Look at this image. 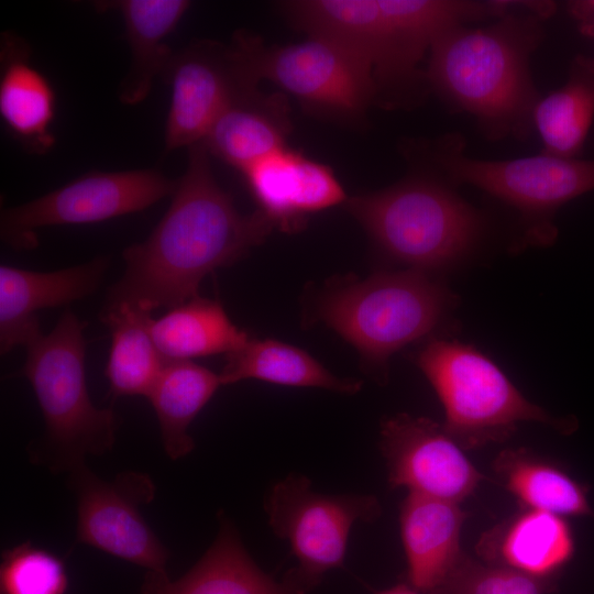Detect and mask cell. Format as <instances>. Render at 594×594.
<instances>
[{
    "label": "cell",
    "instance_id": "cell-1",
    "mask_svg": "<svg viewBox=\"0 0 594 594\" xmlns=\"http://www.w3.org/2000/svg\"><path fill=\"white\" fill-rule=\"evenodd\" d=\"M188 153L168 209L144 241L123 251L124 273L101 310L130 306L152 314L184 304L198 296L209 273L243 258L274 229L258 210L238 211L212 174L204 142Z\"/></svg>",
    "mask_w": 594,
    "mask_h": 594
},
{
    "label": "cell",
    "instance_id": "cell-2",
    "mask_svg": "<svg viewBox=\"0 0 594 594\" xmlns=\"http://www.w3.org/2000/svg\"><path fill=\"white\" fill-rule=\"evenodd\" d=\"M278 7L298 31L329 38L364 61L376 103L386 108L418 101L429 90L420 64L443 30L503 10L502 2L450 0H296Z\"/></svg>",
    "mask_w": 594,
    "mask_h": 594
},
{
    "label": "cell",
    "instance_id": "cell-3",
    "mask_svg": "<svg viewBox=\"0 0 594 594\" xmlns=\"http://www.w3.org/2000/svg\"><path fill=\"white\" fill-rule=\"evenodd\" d=\"M508 9L483 28L459 23L443 30L425 68L429 90L472 114L492 139L525 135L540 98L529 62L542 37L539 19L550 11Z\"/></svg>",
    "mask_w": 594,
    "mask_h": 594
},
{
    "label": "cell",
    "instance_id": "cell-4",
    "mask_svg": "<svg viewBox=\"0 0 594 594\" xmlns=\"http://www.w3.org/2000/svg\"><path fill=\"white\" fill-rule=\"evenodd\" d=\"M457 299L431 273L409 268L332 283L315 312L356 349L365 369L384 384L391 356L437 330Z\"/></svg>",
    "mask_w": 594,
    "mask_h": 594
},
{
    "label": "cell",
    "instance_id": "cell-5",
    "mask_svg": "<svg viewBox=\"0 0 594 594\" xmlns=\"http://www.w3.org/2000/svg\"><path fill=\"white\" fill-rule=\"evenodd\" d=\"M87 322L67 309L47 333L26 348L22 375L30 382L45 421V433L32 448L34 462L69 473L88 455L109 451L118 429L111 408H98L86 382Z\"/></svg>",
    "mask_w": 594,
    "mask_h": 594
},
{
    "label": "cell",
    "instance_id": "cell-6",
    "mask_svg": "<svg viewBox=\"0 0 594 594\" xmlns=\"http://www.w3.org/2000/svg\"><path fill=\"white\" fill-rule=\"evenodd\" d=\"M344 205L385 254L431 274L462 261L484 230L475 208L428 176L349 197Z\"/></svg>",
    "mask_w": 594,
    "mask_h": 594
},
{
    "label": "cell",
    "instance_id": "cell-7",
    "mask_svg": "<svg viewBox=\"0 0 594 594\" xmlns=\"http://www.w3.org/2000/svg\"><path fill=\"white\" fill-rule=\"evenodd\" d=\"M415 361L443 406L444 429L463 449L505 441L525 421L547 425L563 435L578 427L573 417H554L528 400L472 345L432 339Z\"/></svg>",
    "mask_w": 594,
    "mask_h": 594
},
{
    "label": "cell",
    "instance_id": "cell-8",
    "mask_svg": "<svg viewBox=\"0 0 594 594\" xmlns=\"http://www.w3.org/2000/svg\"><path fill=\"white\" fill-rule=\"evenodd\" d=\"M232 43L255 84L272 81L311 116L359 128L377 102L370 66L329 38L307 35L298 43L266 45L258 36L238 31Z\"/></svg>",
    "mask_w": 594,
    "mask_h": 594
},
{
    "label": "cell",
    "instance_id": "cell-9",
    "mask_svg": "<svg viewBox=\"0 0 594 594\" xmlns=\"http://www.w3.org/2000/svg\"><path fill=\"white\" fill-rule=\"evenodd\" d=\"M448 135L427 145L430 162L454 184L476 187L515 208L526 226V241L551 243L552 222L564 204L594 190V157L566 158L547 153L506 161L472 158Z\"/></svg>",
    "mask_w": 594,
    "mask_h": 594
},
{
    "label": "cell",
    "instance_id": "cell-10",
    "mask_svg": "<svg viewBox=\"0 0 594 594\" xmlns=\"http://www.w3.org/2000/svg\"><path fill=\"white\" fill-rule=\"evenodd\" d=\"M264 508L272 531L289 543L298 561L293 570L308 592L328 571L343 565L352 527L382 514L375 495L319 493L301 474L275 483Z\"/></svg>",
    "mask_w": 594,
    "mask_h": 594
},
{
    "label": "cell",
    "instance_id": "cell-11",
    "mask_svg": "<svg viewBox=\"0 0 594 594\" xmlns=\"http://www.w3.org/2000/svg\"><path fill=\"white\" fill-rule=\"evenodd\" d=\"M176 180L155 169L86 173L46 195L6 208L1 240L19 250L34 249L37 230L88 224L142 211L172 195Z\"/></svg>",
    "mask_w": 594,
    "mask_h": 594
},
{
    "label": "cell",
    "instance_id": "cell-12",
    "mask_svg": "<svg viewBox=\"0 0 594 594\" xmlns=\"http://www.w3.org/2000/svg\"><path fill=\"white\" fill-rule=\"evenodd\" d=\"M68 477L77 499L78 542L146 571H166L168 550L140 513L155 494L148 475L125 472L107 482L82 464Z\"/></svg>",
    "mask_w": 594,
    "mask_h": 594
},
{
    "label": "cell",
    "instance_id": "cell-13",
    "mask_svg": "<svg viewBox=\"0 0 594 594\" xmlns=\"http://www.w3.org/2000/svg\"><path fill=\"white\" fill-rule=\"evenodd\" d=\"M162 76L170 88L165 152L202 142L233 98L257 86L232 42H193L173 53Z\"/></svg>",
    "mask_w": 594,
    "mask_h": 594
},
{
    "label": "cell",
    "instance_id": "cell-14",
    "mask_svg": "<svg viewBox=\"0 0 594 594\" xmlns=\"http://www.w3.org/2000/svg\"><path fill=\"white\" fill-rule=\"evenodd\" d=\"M380 449L391 488L460 503L484 475L442 424L400 413L381 424Z\"/></svg>",
    "mask_w": 594,
    "mask_h": 594
},
{
    "label": "cell",
    "instance_id": "cell-15",
    "mask_svg": "<svg viewBox=\"0 0 594 594\" xmlns=\"http://www.w3.org/2000/svg\"><path fill=\"white\" fill-rule=\"evenodd\" d=\"M257 209L274 228L296 233L317 212L345 204L332 168L285 146L242 173Z\"/></svg>",
    "mask_w": 594,
    "mask_h": 594
},
{
    "label": "cell",
    "instance_id": "cell-16",
    "mask_svg": "<svg viewBox=\"0 0 594 594\" xmlns=\"http://www.w3.org/2000/svg\"><path fill=\"white\" fill-rule=\"evenodd\" d=\"M111 261L99 255L88 262L51 272L0 266V351L26 346L42 333L37 311L67 306L94 294Z\"/></svg>",
    "mask_w": 594,
    "mask_h": 594
},
{
    "label": "cell",
    "instance_id": "cell-17",
    "mask_svg": "<svg viewBox=\"0 0 594 594\" xmlns=\"http://www.w3.org/2000/svg\"><path fill=\"white\" fill-rule=\"evenodd\" d=\"M213 542L182 578L170 580L166 571H147L138 594H307L294 570L280 581L253 561L232 521L219 513Z\"/></svg>",
    "mask_w": 594,
    "mask_h": 594
},
{
    "label": "cell",
    "instance_id": "cell-18",
    "mask_svg": "<svg viewBox=\"0 0 594 594\" xmlns=\"http://www.w3.org/2000/svg\"><path fill=\"white\" fill-rule=\"evenodd\" d=\"M468 514L459 503L408 493L399 508L407 561L406 582L421 594H435L465 552L460 546Z\"/></svg>",
    "mask_w": 594,
    "mask_h": 594
},
{
    "label": "cell",
    "instance_id": "cell-19",
    "mask_svg": "<svg viewBox=\"0 0 594 594\" xmlns=\"http://www.w3.org/2000/svg\"><path fill=\"white\" fill-rule=\"evenodd\" d=\"M475 550L486 563L557 581L574 556L575 540L564 517L521 508L486 530Z\"/></svg>",
    "mask_w": 594,
    "mask_h": 594
},
{
    "label": "cell",
    "instance_id": "cell-20",
    "mask_svg": "<svg viewBox=\"0 0 594 594\" xmlns=\"http://www.w3.org/2000/svg\"><path fill=\"white\" fill-rule=\"evenodd\" d=\"M290 119L285 94H264L251 86L233 98L202 142L210 155L242 173L287 146Z\"/></svg>",
    "mask_w": 594,
    "mask_h": 594
},
{
    "label": "cell",
    "instance_id": "cell-21",
    "mask_svg": "<svg viewBox=\"0 0 594 594\" xmlns=\"http://www.w3.org/2000/svg\"><path fill=\"white\" fill-rule=\"evenodd\" d=\"M26 43L12 33L1 40L0 114L4 125L26 150L47 153L55 144L52 123L56 97L53 86L30 59Z\"/></svg>",
    "mask_w": 594,
    "mask_h": 594
},
{
    "label": "cell",
    "instance_id": "cell-22",
    "mask_svg": "<svg viewBox=\"0 0 594 594\" xmlns=\"http://www.w3.org/2000/svg\"><path fill=\"white\" fill-rule=\"evenodd\" d=\"M99 10H117L131 48V65L119 88L124 105H136L148 95L153 80L162 75L173 51L167 37L190 7L186 0H120L97 2Z\"/></svg>",
    "mask_w": 594,
    "mask_h": 594
},
{
    "label": "cell",
    "instance_id": "cell-23",
    "mask_svg": "<svg viewBox=\"0 0 594 594\" xmlns=\"http://www.w3.org/2000/svg\"><path fill=\"white\" fill-rule=\"evenodd\" d=\"M219 373L222 385L253 378L293 387H315L353 395L362 382L341 378L328 371L306 351L273 339H248L226 355Z\"/></svg>",
    "mask_w": 594,
    "mask_h": 594
},
{
    "label": "cell",
    "instance_id": "cell-24",
    "mask_svg": "<svg viewBox=\"0 0 594 594\" xmlns=\"http://www.w3.org/2000/svg\"><path fill=\"white\" fill-rule=\"evenodd\" d=\"M150 333L165 361L224 353L243 345L249 337L228 317L218 300L196 296L151 319Z\"/></svg>",
    "mask_w": 594,
    "mask_h": 594
},
{
    "label": "cell",
    "instance_id": "cell-25",
    "mask_svg": "<svg viewBox=\"0 0 594 594\" xmlns=\"http://www.w3.org/2000/svg\"><path fill=\"white\" fill-rule=\"evenodd\" d=\"M493 470L521 508L562 517L593 514L587 487L543 457L526 449L504 450L494 460Z\"/></svg>",
    "mask_w": 594,
    "mask_h": 594
},
{
    "label": "cell",
    "instance_id": "cell-26",
    "mask_svg": "<svg viewBox=\"0 0 594 594\" xmlns=\"http://www.w3.org/2000/svg\"><path fill=\"white\" fill-rule=\"evenodd\" d=\"M220 386L219 373L202 365L193 361H165L147 398L158 419L164 451L172 460L194 450L189 426Z\"/></svg>",
    "mask_w": 594,
    "mask_h": 594
},
{
    "label": "cell",
    "instance_id": "cell-27",
    "mask_svg": "<svg viewBox=\"0 0 594 594\" xmlns=\"http://www.w3.org/2000/svg\"><path fill=\"white\" fill-rule=\"evenodd\" d=\"M594 121V57L579 55L562 87L539 98L532 111L543 153L578 157Z\"/></svg>",
    "mask_w": 594,
    "mask_h": 594
},
{
    "label": "cell",
    "instance_id": "cell-28",
    "mask_svg": "<svg viewBox=\"0 0 594 594\" xmlns=\"http://www.w3.org/2000/svg\"><path fill=\"white\" fill-rule=\"evenodd\" d=\"M99 317L111 337L105 370L111 395L147 397L165 364L150 333L152 314L120 306Z\"/></svg>",
    "mask_w": 594,
    "mask_h": 594
},
{
    "label": "cell",
    "instance_id": "cell-29",
    "mask_svg": "<svg viewBox=\"0 0 594 594\" xmlns=\"http://www.w3.org/2000/svg\"><path fill=\"white\" fill-rule=\"evenodd\" d=\"M68 584L64 561L30 541L1 554V594H67Z\"/></svg>",
    "mask_w": 594,
    "mask_h": 594
},
{
    "label": "cell",
    "instance_id": "cell-30",
    "mask_svg": "<svg viewBox=\"0 0 594 594\" xmlns=\"http://www.w3.org/2000/svg\"><path fill=\"white\" fill-rule=\"evenodd\" d=\"M556 588L557 581L536 579L464 553L435 594H549Z\"/></svg>",
    "mask_w": 594,
    "mask_h": 594
},
{
    "label": "cell",
    "instance_id": "cell-31",
    "mask_svg": "<svg viewBox=\"0 0 594 594\" xmlns=\"http://www.w3.org/2000/svg\"><path fill=\"white\" fill-rule=\"evenodd\" d=\"M375 594H421L407 582L398 583L389 588L376 592Z\"/></svg>",
    "mask_w": 594,
    "mask_h": 594
}]
</instances>
